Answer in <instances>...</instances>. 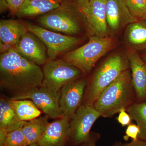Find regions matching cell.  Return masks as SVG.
Masks as SVG:
<instances>
[{
	"instance_id": "cell-1",
	"label": "cell",
	"mask_w": 146,
	"mask_h": 146,
	"mask_svg": "<svg viewBox=\"0 0 146 146\" xmlns=\"http://www.w3.org/2000/svg\"><path fill=\"white\" fill-rule=\"evenodd\" d=\"M42 70L12 50L0 56V84L16 96L42 86Z\"/></svg>"
},
{
	"instance_id": "cell-2",
	"label": "cell",
	"mask_w": 146,
	"mask_h": 146,
	"mask_svg": "<svg viewBox=\"0 0 146 146\" xmlns=\"http://www.w3.org/2000/svg\"><path fill=\"white\" fill-rule=\"evenodd\" d=\"M136 93L128 70L110 84L94 105L101 117H110L135 102Z\"/></svg>"
},
{
	"instance_id": "cell-3",
	"label": "cell",
	"mask_w": 146,
	"mask_h": 146,
	"mask_svg": "<svg viewBox=\"0 0 146 146\" xmlns=\"http://www.w3.org/2000/svg\"><path fill=\"white\" fill-rule=\"evenodd\" d=\"M85 18L83 13L72 1L62 3L58 8L40 16L38 22L44 28L74 36L81 31V19Z\"/></svg>"
},
{
	"instance_id": "cell-4",
	"label": "cell",
	"mask_w": 146,
	"mask_h": 146,
	"mask_svg": "<svg viewBox=\"0 0 146 146\" xmlns=\"http://www.w3.org/2000/svg\"><path fill=\"white\" fill-rule=\"evenodd\" d=\"M127 68L122 56L115 55L107 58L94 73L85 92L83 104L94 105L102 92Z\"/></svg>"
},
{
	"instance_id": "cell-5",
	"label": "cell",
	"mask_w": 146,
	"mask_h": 146,
	"mask_svg": "<svg viewBox=\"0 0 146 146\" xmlns=\"http://www.w3.org/2000/svg\"><path fill=\"white\" fill-rule=\"evenodd\" d=\"M113 44L114 41L110 37L93 36L85 44L63 54L62 59L86 74L111 49Z\"/></svg>"
},
{
	"instance_id": "cell-6",
	"label": "cell",
	"mask_w": 146,
	"mask_h": 146,
	"mask_svg": "<svg viewBox=\"0 0 146 146\" xmlns=\"http://www.w3.org/2000/svg\"><path fill=\"white\" fill-rule=\"evenodd\" d=\"M42 86L55 93L63 86L80 78L83 74L79 69L63 59L50 60L44 64Z\"/></svg>"
},
{
	"instance_id": "cell-7",
	"label": "cell",
	"mask_w": 146,
	"mask_h": 146,
	"mask_svg": "<svg viewBox=\"0 0 146 146\" xmlns=\"http://www.w3.org/2000/svg\"><path fill=\"white\" fill-rule=\"evenodd\" d=\"M28 30L38 37L47 48L48 59L54 60L79 44L78 37L62 34L42 27L25 23Z\"/></svg>"
},
{
	"instance_id": "cell-8",
	"label": "cell",
	"mask_w": 146,
	"mask_h": 146,
	"mask_svg": "<svg viewBox=\"0 0 146 146\" xmlns=\"http://www.w3.org/2000/svg\"><path fill=\"white\" fill-rule=\"evenodd\" d=\"M101 117L94 105L83 104L78 109L70 121L68 141L74 146H78L90 138L91 128Z\"/></svg>"
},
{
	"instance_id": "cell-9",
	"label": "cell",
	"mask_w": 146,
	"mask_h": 146,
	"mask_svg": "<svg viewBox=\"0 0 146 146\" xmlns=\"http://www.w3.org/2000/svg\"><path fill=\"white\" fill-rule=\"evenodd\" d=\"M60 92H53L42 86L9 99L31 100L49 118L57 119L63 117L59 107Z\"/></svg>"
},
{
	"instance_id": "cell-10",
	"label": "cell",
	"mask_w": 146,
	"mask_h": 146,
	"mask_svg": "<svg viewBox=\"0 0 146 146\" xmlns=\"http://www.w3.org/2000/svg\"><path fill=\"white\" fill-rule=\"evenodd\" d=\"M87 81L79 78L67 84L60 90L59 104L63 117L70 120L81 105Z\"/></svg>"
},
{
	"instance_id": "cell-11",
	"label": "cell",
	"mask_w": 146,
	"mask_h": 146,
	"mask_svg": "<svg viewBox=\"0 0 146 146\" xmlns=\"http://www.w3.org/2000/svg\"><path fill=\"white\" fill-rule=\"evenodd\" d=\"M14 50L23 57L39 66L44 65L49 59L44 44L29 31L17 42Z\"/></svg>"
},
{
	"instance_id": "cell-12",
	"label": "cell",
	"mask_w": 146,
	"mask_h": 146,
	"mask_svg": "<svg viewBox=\"0 0 146 146\" xmlns=\"http://www.w3.org/2000/svg\"><path fill=\"white\" fill-rule=\"evenodd\" d=\"M106 20L108 25L113 31L130 25L139 20L133 16L123 0H107Z\"/></svg>"
},
{
	"instance_id": "cell-13",
	"label": "cell",
	"mask_w": 146,
	"mask_h": 146,
	"mask_svg": "<svg viewBox=\"0 0 146 146\" xmlns=\"http://www.w3.org/2000/svg\"><path fill=\"white\" fill-rule=\"evenodd\" d=\"M70 121L68 118L62 117L49 123L37 144L40 146H66Z\"/></svg>"
},
{
	"instance_id": "cell-14",
	"label": "cell",
	"mask_w": 146,
	"mask_h": 146,
	"mask_svg": "<svg viewBox=\"0 0 146 146\" xmlns=\"http://www.w3.org/2000/svg\"><path fill=\"white\" fill-rule=\"evenodd\" d=\"M106 2L107 0H91L88 9L84 13L88 25L100 37H105L108 33Z\"/></svg>"
},
{
	"instance_id": "cell-15",
	"label": "cell",
	"mask_w": 146,
	"mask_h": 146,
	"mask_svg": "<svg viewBox=\"0 0 146 146\" xmlns=\"http://www.w3.org/2000/svg\"><path fill=\"white\" fill-rule=\"evenodd\" d=\"M128 59L136 100L137 101L146 100V63L135 50L129 53Z\"/></svg>"
},
{
	"instance_id": "cell-16",
	"label": "cell",
	"mask_w": 146,
	"mask_h": 146,
	"mask_svg": "<svg viewBox=\"0 0 146 146\" xmlns=\"http://www.w3.org/2000/svg\"><path fill=\"white\" fill-rule=\"evenodd\" d=\"M59 0H25L16 15L19 17L44 15L60 6Z\"/></svg>"
},
{
	"instance_id": "cell-17",
	"label": "cell",
	"mask_w": 146,
	"mask_h": 146,
	"mask_svg": "<svg viewBox=\"0 0 146 146\" xmlns=\"http://www.w3.org/2000/svg\"><path fill=\"white\" fill-rule=\"evenodd\" d=\"M28 31L25 23L21 21L1 20L0 21V40L4 43L16 44Z\"/></svg>"
},
{
	"instance_id": "cell-18",
	"label": "cell",
	"mask_w": 146,
	"mask_h": 146,
	"mask_svg": "<svg viewBox=\"0 0 146 146\" xmlns=\"http://www.w3.org/2000/svg\"><path fill=\"white\" fill-rule=\"evenodd\" d=\"M26 121H20L7 99H0V132L7 133L22 128Z\"/></svg>"
},
{
	"instance_id": "cell-19",
	"label": "cell",
	"mask_w": 146,
	"mask_h": 146,
	"mask_svg": "<svg viewBox=\"0 0 146 146\" xmlns=\"http://www.w3.org/2000/svg\"><path fill=\"white\" fill-rule=\"evenodd\" d=\"M47 115L39 117L26 122L22 130L26 141L27 145L37 143L49 123Z\"/></svg>"
},
{
	"instance_id": "cell-20",
	"label": "cell",
	"mask_w": 146,
	"mask_h": 146,
	"mask_svg": "<svg viewBox=\"0 0 146 146\" xmlns=\"http://www.w3.org/2000/svg\"><path fill=\"white\" fill-rule=\"evenodd\" d=\"M7 100L20 121H30L40 117L42 114V111L31 100Z\"/></svg>"
},
{
	"instance_id": "cell-21",
	"label": "cell",
	"mask_w": 146,
	"mask_h": 146,
	"mask_svg": "<svg viewBox=\"0 0 146 146\" xmlns=\"http://www.w3.org/2000/svg\"><path fill=\"white\" fill-rule=\"evenodd\" d=\"M126 110L140 128L138 139L146 142V100L135 102Z\"/></svg>"
},
{
	"instance_id": "cell-22",
	"label": "cell",
	"mask_w": 146,
	"mask_h": 146,
	"mask_svg": "<svg viewBox=\"0 0 146 146\" xmlns=\"http://www.w3.org/2000/svg\"><path fill=\"white\" fill-rule=\"evenodd\" d=\"M126 32L129 44L139 49L146 48V24L143 21L129 25Z\"/></svg>"
},
{
	"instance_id": "cell-23",
	"label": "cell",
	"mask_w": 146,
	"mask_h": 146,
	"mask_svg": "<svg viewBox=\"0 0 146 146\" xmlns=\"http://www.w3.org/2000/svg\"><path fill=\"white\" fill-rule=\"evenodd\" d=\"M26 146L25 138L21 128L7 133L3 146Z\"/></svg>"
},
{
	"instance_id": "cell-24",
	"label": "cell",
	"mask_w": 146,
	"mask_h": 146,
	"mask_svg": "<svg viewBox=\"0 0 146 146\" xmlns=\"http://www.w3.org/2000/svg\"><path fill=\"white\" fill-rule=\"evenodd\" d=\"M130 12L138 19H142L146 15L145 0H123Z\"/></svg>"
},
{
	"instance_id": "cell-25",
	"label": "cell",
	"mask_w": 146,
	"mask_h": 146,
	"mask_svg": "<svg viewBox=\"0 0 146 146\" xmlns=\"http://www.w3.org/2000/svg\"><path fill=\"white\" fill-rule=\"evenodd\" d=\"M140 133V129L137 124H131L127 126L125 130V135L123 136L125 141H127L129 138L135 141L138 138V135Z\"/></svg>"
},
{
	"instance_id": "cell-26",
	"label": "cell",
	"mask_w": 146,
	"mask_h": 146,
	"mask_svg": "<svg viewBox=\"0 0 146 146\" xmlns=\"http://www.w3.org/2000/svg\"><path fill=\"white\" fill-rule=\"evenodd\" d=\"M117 120L122 126L125 127L131 123L132 119L125 108H123L119 112Z\"/></svg>"
},
{
	"instance_id": "cell-27",
	"label": "cell",
	"mask_w": 146,
	"mask_h": 146,
	"mask_svg": "<svg viewBox=\"0 0 146 146\" xmlns=\"http://www.w3.org/2000/svg\"><path fill=\"white\" fill-rule=\"evenodd\" d=\"M100 138V135L99 133L91 132L89 139L78 146H97V142L99 140ZM122 144L121 142H118L115 143L112 146H121Z\"/></svg>"
},
{
	"instance_id": "cell-28",
	"label": "cell",
	"mask_w": 146,
	"mask_h": 146,
	"mask_svg": "<svg viewBox=\"0 0 146 146\" xmlns=\"http://www.w3.org/2000/svg\"><path fill=\"white\" fill-rule=\"evenodd\" d=\"M8 6V9L13 14H16L25 0H4Z\"/></svg>"
},
{
	"instance_id": "cell-29",
	"label": "cell",
	"mask_w": 146,
	"mask_h": 146,
	"mask_svg": "<svg viewBox=\"0 0 146 146\" xmlns=\"http://www.w3.org/2000/svg\"><path fill=\"white\" fill-rule=\"evenodd\" d=\"M91 0H72L82 13L86 12L89 7Z\"/></svg>"
},
{
	"instance_id": "cell-30",
	"label": "cell",
	"mask_w": 146,
	"mask_h": 146,
	"mask_svg": "<svg viewBox=\"0 0 146 146\" xmlns=\"http://www.w3.org/2000/svg\"><path fill=\"white\" fill-rule=\"evenodd\" d=\"M16 44H9V43H4L0 42V52L1 54L5 53L10 51L12 50H14Z\"/></svg>"
},
{
	"instance_id": "cell-31",
	"label": "cell",
	"mask_w": 146,
	"mask_h": 146,
	"mask_svg": "<svg viewBox=\"0 0 146 146\" xmlns=\"http://www.w3.org/2000/svg\"><path fill=\"white\" fill-rule=\"evenodd\" d=\"M121 146H146V142L138 138L136 141H132L129 143L122 144Z\"/></svg>"
},
{
	"instance_id": "cell-32",
	"label": "cell",
	"mask_w": 146,
	"mask_h": 146,
	"mask_svg": "<svg viewBox=\"0 0 146 146\" xmlns=\"http://www.w3.org/2000/svg\"><path fill=\"white\" fill-rule=\"evenodd\" d=\"M0 9H1V13H3L7 9H8V6L4 0H0Z\"/></svg>"
},
{
	"instance_id": "cell-33",
	"label": "cell",
	"mask_w": 146,
	"mask_h": 146,
	"mask_svg": "<svg viewBox=\"0 0 146 146\" xmlns=\"http://www.w3.org/2000/svg\"><path fill=\"white\" fill-rule=\"evenodd\" d=\"M61 3H68L72 1V0H59Z\"/></svg>"
},
{
	"instance_id": "cell-34",
	"label": "cell",
	"mask_w": 146,
	"mask_h": 146,
	"mask_svg": "<svg viewBox=\"0 0 146 146\" xmlns=\"http://www.w3.org/2000/svg\"><path fill=\"white\" fill-rule=\"evenodd\" d=\"M142 59L146 63V53L142 57Z\"/></svg>"
},
{
	"instance_id": "cell-35",
	"label": "cell",
	"mask_w": 146,
	"mask_h": 146,
	"mask_svg": "<svg viewBox=\"0 0 146 146\" xmlns=\"http://www.w3.org/2000/svg\"><path fill=\"white\" fill-rule=\"evenodd\" d=\"M141 21H143L146 24V15L143 19H141Z\"/></svg>"
},
{
	"instance_id": "cell-36",
	"label": "cell",
	"mask_w": 146,
	"mask_h": 146,
	"mask_svg": "<svg viewBox=\"0 0 146 146\" xmlns=\"http://www.w3.org/2000/svg\"><path fill=\"white\" fill-rule=\"evenodd\" d=\"M26 146H40L37 143H35L33 144H31V145H27Z\"/></svg>"
},
{
	"instance_id": "cell-37",
	"label": "cell",
	"mask_w": 146,
	"mask_h": 146,
	"mask_svg": "<svg viewBox=\"0 0 146 146\" xmlns=\"http://www.w3.org/2000/svg\"><path fill=\"white\" fill-rule=\"evenodd\" d=\"M145 1L146 2V0H145Z\"/></svg>"
}]
</instances>
